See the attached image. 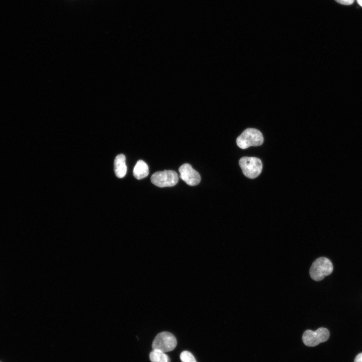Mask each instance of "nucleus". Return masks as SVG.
Wrapping results in <instances>:
<instances>
[{
  "label": "nucleus",
  "mask_w": 362,
  "mask_h": 362,
  "mask_svg": "<svg viewBox=\"0 0 362 362\" xmlns=\"http://www.w3.org/2000/svg\"><path fill=\"white\" fill-rule=\"evenodd\" d=\"M333 269L331 261L327 258L321 257L312 263L309 270L310 277L315 281H320L330 275Z\"/></svg>",
  "instance_id": "nucleus-1"
},
{
  "label": "nucleus",
  "mask_w": 362,
  "mask_h": 362,
  "mask_svg": "<svg viewBox=\"0 0 362 362\" xmlns=\"http://www.w3.org/2000/svg\"><path fill=\"white\" fill-rule=\"evenodd\" d=\"M263 137L260 131L254 128L245 129L237 138V146L241 149L261 145Z\"/></svg>",
  "instance_id": "nucleus-2"
},
{
  "label": "nucleus",
  "mask_w": 362,
  "mask_h": 362,
  "mask_svg": "<svg viewBox=\"0 0 362 362\" xmlns=\"http://www.w3.org/2000/svg\"><path fill=\"white\" fill-rule=\"evenodd\" d=\"M239 165L244 175L254 178L261 173L262 164L260 159L255 157H243L239 161Z\"/></svg>",
  "instance_id": "nucleus-3"
},
{
  "label": "nucleus",
  "mask_w": 362,
  "mask_h": 362,
  "mask_svg": "<svg viewBox=\"0 0 362 362\" xmlns=\"http://www.w3.org/2000/svg\"><path fill=\"white\" fill-rule=\"evenodd\" d=\"M177 341L175 336L170 332L164 331L157 334L154 338L152 348L163 352L170 351L176 347Z\"/></svg>",
  "instance_id": "nucleus-4"
},
{
  "label": "nucleus",
  "mask_w": 362,
  "mask_h": 362,
  "mask_svg": "<svg viewBox=\"0 0 362 362\" xmlns=\"http://www.w3.org/2000/svg\"><path fill=\"white\" fill-rule=\"evenodd\" d=\"M151 183L160 188L172 187L178 181L177 173L172 170H165L154 172L151 177Z\"/></svg>",
  "instance_id": "nucleus-5"
},
{
  "label": "nucleus",
  "mask_w": 362,
  "mask_h": 362,
  "mask_svg": "<svg viewBox=\"0 0 362 362\" xmlns=\"http://www.w3.org/2000/svg\"><path fill=\"white\" fill-rule=\"evenodd\" d=\"M329 337V332L325 328L321 327L316 331L306 330L302 336L304 343L308 346H315L321 342L327 341Z\"/></svg>",
  "instance_id": "nucleus-6"
},
{
  "label": "nucleus",
  "mask_w": 362,
  "mask_h": 362,
  "mask_svg": "<svg viewBox=\"0 0 362 362\" xmlns=\"http://www.w3.org/2000/svg\"><path fill=\"white\" fill-rule=\"evenodd\" d=\"M178 170L180 177L188 185L194 186L200 183V175L191 164L185 163L179 167Z\"/></svg>",
  "instance_id": "nucleus-7"
},
{
  "label": "nucleus",
  "mask_w": 362,
  "mask_h": 362,
  "mask_svg": "<svg viewBox=\"0 0 362 362\" xmlns=\"http://www.w3.org/2000/svg\"><path fill=\"white\" fill-rule=\"evenodd\" d=\"M114 171L116 176L119 178H122L126 175L127 166L124 154H120L116 156L114 160Z\"/></svg>",
  "instance_id": "nucleus-8"
},
{
  "label": "nucleus",
  "mask_w": 362,
  "mask_h": 362,
  "mask_svg": "<svg viewBox=\"0 0 362 362\" xmlns=\"http://www.w3.org/2000/svg\"><path fill=\"white\" fill-rule=\"evenodd\" d=\"M133 173L134 177L137 179L146 177L149 173L148 165L142 160H138L134 167Z\"/></svg>",
  "instance_id": "nucleus-9"
},
{
  "label": "nucleus",
  "mask_w": 362,
  "mask_h": 362,
  "mask_svg": "<svg viewBox=\"0 0 362 362\" xmlns=\"http://www.w3.org/2000/svg\"><path fill=\"white\" fill-rule=\"evenodd\" d=\"M149 358L151 362H170L168 356L158 350H153L150 353Z\"/></svg>",
  "instance_id": "nucleus-10"
},
{
  "label": "nucleus",
  "mask_w": 362,
  "mask_h": 362,
  "mask_svg": "<svg viewBox=\"0 0 362 362\" xmlns=\"http://www.w3.org/2000/svg\"><path fill=\"white\" fill-rule=\"evenodd\" d=\"M182 362H197L194 355L188 351H184L180 354Z\"/></svg>",
  "instance_id": "nucleus-11"
},
{
  "label": "nucleus",
  "mask_w": 362,
  "mask_h": 362,
  "mask_svg": "<svg viewBox=\"0 0 362 362\" xmlns=\"http://www.w3.org/2000/svg\"><path fill=\"white\" fill-rule=\"evenodd\" d=\"M337 3L344 5H351L354 0H335Z\"/></svg>",
  "instance_id": "nucleus-12"
},
{
  "label": "nucleus",
  "mask_w": 362,
  "mask_h": 362,
  "mask_svg": "<svg viewBox=\"0 0 362 362\" xmlns=\"http://www.w3.org/2000/svg\"><path fill=\"white\" fill-rule=\"evenodd\" d=\"M354 362H362V352L356 356Z\"/></svg>",
  "instance_id": "nucleus-13"
},
{
  "label": "nucleus",
  "mask_w": 362,
  "mask_h": 362,
  "mask_svg": "<svg viewBox=\"0 0 362 362\" xmlns=\"http://www.w3.org/2000/svg\"><path fill=\"white\" fill-rule=\"evenodd\" d=\"M357 2L359 4V6L362 7V0H357Z\"/></svg>",
  "instance_id": "nucleus-14"
}]
</instances>
